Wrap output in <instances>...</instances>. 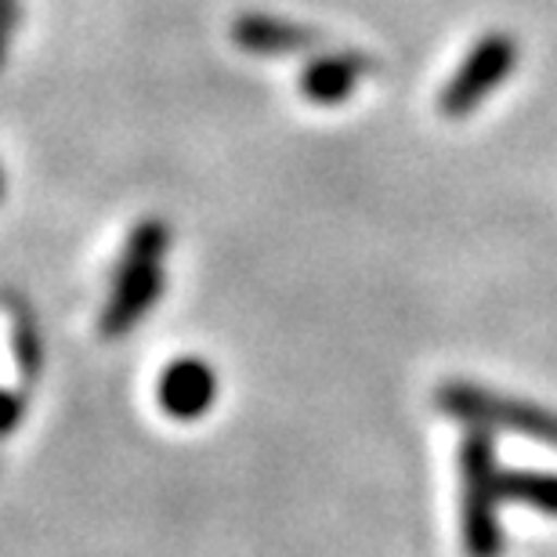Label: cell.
I'll return each mask as SVG.
<instances>
[{
    "label": "cell",
    "mask_w": 557,
    "mask_h": 557,
    "mask_svg": "<svg viewBox=\"0 0 557 557\" xmlns=\"http://www.w3.org/2000/svg\"><path fill=\"white\" fill-rule=\"evenodd\" d=\"M18 26V0H0V65H4L11 33Z\"/></svg>",
    "instance_id": "cell-9"
},
{
    "label": "cell",
    "mask_w": 557,
    "mask_h": 557,
    "mask_svg": "<svg viewBox=\"0 0 557 557\" xmlns=\"http://www.w3.org/2000/svg\"><path fill=\"white\" fill-rule=\"evenodd\" d=\"M460 474H463V547L467 557H499L504 532H499V463L493 431L471 423L460 445Z\"/></svg>",
    "instance_id": "cell-2"
},
{
    "label": "cell",
    "mask_w": 557,
    "mask_h": 557,
    "mask_svg": "<svg viewBox=\"0 0 557 557\" xmlns=\"http://www.w3.org/2000/svg\"><path fill=\"white\" fill-rule=\"evenodd\" d=\"M232 40L247 54H297L319 44V29L297 26L289 18L261 15V11H247L232 22Z\"/></svg>",
    "instance_id": "cell-6"
},
{
    "label": "cell",
    "mask_w": 557,
    "mask_h": 557,
    "mask_svg": "<svg viewBox=\"0 0 557 557\" xmlns=\"http://www.w3.org/2000/svg\"><path fill=\"white\" fill-rule=\"evenodd\" d=\"M156 398H160L163 413L174 420H199L214 406L218 398V376L207 362L199 359H177L160 373L156 384Z\"/></svg>",
    "instance_id": "cell-5"
},
{
    "label": "cell",
    "mask_w": 557,
    "mask_h": 557,
    "mask_svg": "<svg viewBox=\"0 0 557 557\" xmlns=\"http://www.w3.org/2000/svg\"><path fill=\"white\" fill-rule=\"evenodd\" d=\"M515 65H518V40L504 29L485 33V37L467 51V59L460 62V70L449 76V84L442 87L438 109L453 120L474 113V109L515 73Z\"/></svg>",
    "instance_id": "cell-4"
},
{
    "label": "cell",
    "mask_w": 557,
    "mask_h": 557,
    "mask_svg": "<svg viewBox=\"0 0 557 557\" xmlns=\"http://www.w3.org/2000/svg\"><path fill=\"white\" fill-rule=\"evenodd\" d=\"M504 504L532 507L540 515L557 518V474L547 471H499Z\"/></svg>",
    "instance_id": "cell-8"
},
{
    "label": "cell",
    "mask_w": 557,
    "mask_h": 557,
    "mask_svg": "<svg viewBox=\"0 0 557 557\" xmlns=\"http://www.w3.org/2000/svg\"><path fill=\"white\" fill-rule=\"evenodd\" d=\"M370 73L373 62L366 54H319L300 73V95L315 106H341L348 102L359 81Z\"/></svg>",
    "instance_id": "cell-7"
},
{
    "label": "cell",
    "mask_w": 557,
    "mask_h": 557,
    "mask_svg": "<svg viewBox=\"0 0 557 557\" xmlns=\"http://www.w3.org/2000/svg\"><path fill=\"white\" fill-rule=\"evenodd\" d=\"M434 398H438L442 413L453 420L478 423V428H488V431H521L525 438L557 449V413L554 409L525 403V398L485 392V387H474L463 381L442 384Z\"/></svg>",
    "instance_id": "cell-3"
},
{
    "label": "cell",
    "mask_w": 557,
    "mask_h": 557,
    "mask_svg": "<svg viewBox=\"0 0 557 557\" xmlns=\"http://www.w3.org/2000/svg\"><path fill=\"white\" fill-rule=\"evenodd\" d=\"M0 196H4V177H0Z\"/></svg>",
    "instance_id": "cell-11"
},
{
    "label": "cell",
    "mask_w": 557,
    "mask_h": 557,
    "mask_svg": "<svg viewBox=\"0 0 557 557\" xmlns=\"http://www.w3.org/2000/svg\"><path fill=\"white\" fill-rule=\"evenodd\" d=\"M18 420H22V403H18V395H11L0 387V434H8V431H15L18 428Z\"/></svg>",
    "instance_id": "cell-10"
},
{
    "label": "cell",
    "mask_w": 557,
    "mask_h": 557,
    "mask_svg": "<svg viewBox=\"0 0 557 557\" xmlns=\"http://www.w3.org/2000/svg\"><path fill=\"white\" fill-rule=\"evenodd\" d=\"M171 247V232L163 221H141L131 232L124 253H120L113 294L102 311V337H124L149 315L152 305L163 294V253Z\"/></svg>",
    "instance_id": "cell-1"
}]
</instances>
